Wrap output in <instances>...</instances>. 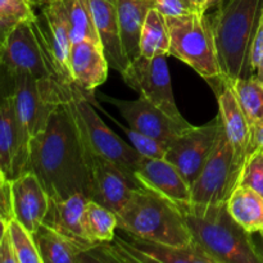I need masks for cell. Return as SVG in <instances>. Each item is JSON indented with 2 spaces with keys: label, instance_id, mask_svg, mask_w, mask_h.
<instances>
[{
  "label": "cell",
  "instance_id": "obj_25",
  "mask_svg": "<svg viewBox=\"0 0 263 263\" xmlns=\"http://www.w3.org/2000/svg\"><path fill=\"white\" fill-rule=\"evenodd\" d=\"M15 141L17 133L13 94L0 102V167L8 180H12Z\"/></svg>",
  "mask_w": 263,
  "mask_h": 263
},
{
  "label": "cell",
  "instance_id": "obj_20",
  "mask_svg": "<svg viewBox=\"0 0 263 263\" xmlns=\"http://www.w3.org/2000/svg\"><path fill=\"white\" fill-rule=\"evenodd\" d=\"M95 27L109 67L120 74L127 68L128 59L121 37L120 21L115 0H89Z\"/></svg>",
  "mask_w": 263,
  "mask_h": 263
},
{
  "label": "cell",
  "instance_id": "obj_16",
  "mask_svg": "<svg viewBox=\"0 0 263 263\" xmlns=\"http://www.w3.org/2000/svg\"><path fill=\"white\" fill-rule=\"evenodd\" d=\"M109 68L100 44L86 40L72 44L69 51L71 81L87 97L94 99L95 89L104 84Z\"/></svg>",
  "mask_w": 263,
  "mask_h": 263
},
{
  "label": "cell",
  "instance_id": "obj_39",
  "mask_svg": "<svg viewBox=\"0 0 263 263\" xmlns=\"http://www.w3.org/2000/svg\"><path fill=\"white\" fill-rule=\"evenodd\" d=\"M252 140L254 148H263V120L252 125Z\"/></svg>",
  "mask_w": 263,
  "mask_h": 263
},
{
  "label": "cell",
  "instance_id": "obj_21",
  "mask_svg": "<svg viewBox=\"0 0 263 263\" xmlns=\"http://www.w3.org/2000/svg\"><path fill=\"white\" fill-rule=\"evenodd\" d=\"M43 263L91 262V249L67 238L63 234L41 223L32 234Z\"/></svg>",
  "mask_w": 263,
  "mask_h": 263
},
{
  "label": "cell",
  "instance_id": "obj_29",
  "mask_svg": "<svg viewBox=\"0 0 263 263\" xmlns=\"http://www.w3.org/2000/svg\"><path fill=\"white\" fill-rule=\"evenodd\" d=\"M8 233L14 247L18 263H43L33 235L15 218L8 221Z\"/></svg>",
  "mask_w": 263,
  "mask_h": 263
},
{
  "label": "cell",
  "instance_id": "obj_13",
  "mask_svg": "<svg viewBox=\"0 0 263 263\" xmlns=\"http://www.w3.org/2000/svg\"><path fill=\"white\" fill-rule=\"evenodd\" d=\"M139 186L120 167L91 153V197L90 199L120 212L133 192Z\"/></svg>",
  "mask_w": 263,
  "mask_h": 263
},
{
  "label": "cell",
  "instance_id": "obj_27",
  "mask_svg": "<svg viewBox=\"0 0 263 263\" xmlns=\"http://www.w3.org/2000/svg\"><path fill=\"white\" fill-rule=\"evenodd\" d=\"M85 226L87 235L94 243H112L116 238V229H118L117 215L100 203L89 199L85 213Z\"/></svg>",
  "mask_w": 263,
  "mask_h": 263
},
{
  "label": "cell",
  "instance_id": "obj_37",
  "mask_svg": "<svg viewBox=\"0 0 263 263\" xmlns=\"http://www.w3.org/2000/svg\"><path fill=\"white\" fill-rule=\"evenodd\" d=\"M0 263H18L17 254H15L8 230L0 243Z\"/></svg>",
  "mask_w": 263,
  "mask_h": 263
},
{
  "label": "cell",
  "instance_id": "obj_30",
  "mask_svg": "<svg viewBox=\"0 0 263 263\" xmlns=\"http://www.w3.org/2000/svg\"><path fill=\"white\" fill-rule=\"evenodd\" d=\"M238 185L249 187L263 197V148H254L247 157Z\"/></svg>",
  "mask_w": 263,
  "mask_h": 263
},
{
  "label": "cell",
  "instance_id": "obj_47",
  "mask_svg": "<svg viewBox=\"0 0 263 263\" xmlns=\"http://www.w3.org/2000/svg\"><path fill=\"white\" fill-rule=\"evenodd\" d=\"M0 54H2V48H0Z\"/></svg>",
  "mask_w": 263,
  "mask_h": 263
},
{
  "label": "cell",
  "instance_id": "obj_24",
  "mask_svg": "<svg viewBox=\"0 0 263 263\" xmlns=\"http://www.w3.org/2000/svg\"><path fill=\"white\" fill-rule=\"evenodd\" d=\"M170 30L167 18L152 8L141 27L139 40V55L154 58L157 55H170Z\"/></svg>",
  "mask_w": 263,
  "mask_h": 263
},
{
  "label": "cell",
  "instance_id": "obj_42",
  "mask_svg": "<svg viewBox=\"0 0 263 263\" xmlns=\"http://www.w3.org/2000/svg\"><path fill=\"white\" fill-rule=\"evenodd\" d=\"M185 2L187 3V4L190 5V7L193 8V9H195V10H202L203 12V9H202V3H200V0H185ZM205 13V12H204Z\"/></svg>",
  "mask_w": 263,
  "mask_h": 263
},
{
  "label": "cell",
  "instance_id": "obj_38",
  "mask_svg": "<svg viewBox=\"0 0 263 263\" xmlns=\"http://www.w3.org/2000/svg\"><path fill=\"white\" fill-rule=\"evenodd\" d=\"M17 23L18 22H14V21L0 17V48H3V45H4L5 41H7L8 35H9L10 31L13 30V27H14Z\"/></svg>",
  "mask_w": 263,
  "mask_h": 263
},
{
  "label": "cell",
  "instance_id": "obj_31",
  "mask_svg": "<svg viewBox=\"0 0 263 263\" xmlns=\"http://www.w3.org/2000/svg\"><path fill=\"white\" fill-rule=\"evenodd\" d=\"M113 121L122 128L123 133H125L126 135H127V138L130 139L134 148H135L141 156L148 157V158H164V157H166L167 148L163 144L159 143L158 140L145 135V134H141L139 133V131L134 130L130 126L126 127V126H122L121 123H118L116 120Z\"/></svg>",
  "mask_w": 263,
  "mask_h": 263
},
{
  "label": "cell",
  "instance_id": "obj_46",
  "mask_svg": "<svg viewBox=\"0 0 263 263\" xmlns=\"http://www.w3.org/2000/svg\"><path fill=\"white\" fill-rule=\"evenodd\" d=\"M261 236H262V239H263V231L261 233Z\"/></svg>",
  "mask_w": 263,
  "mask_h": 263
},
{
  "label": "cell",
  "instance_id": "obj_2",
  "mask_svg": "<svg viewBox=\"0 0 263 263\" xmlns=\"http://www.w3.org/2000/svg\"><path fill=\"white\" fill-rule=\"evenodd\" d=\"M184 213L193 241L213 263H263V254L229 213L226 203L179 207Z\"/></svg>",
  "mask_w": 263,
  "mask_h": 263
},
{
  "label": "cell",
  "instance_id": "obj_26",
  "mask_svg": "<svg viewBox=\"0 0 263 263\" xmlns=\"http://www.w3.org/2000/svg\"><path fill=\"white\" fill-rule=\"evenodd\" d=\"M66 8L72 44L92 41L102 45L89 0H62Z\"/></svg>",
  "mask_w": 263,
  "mask_h": 263
},
{
  "label": "cell",
  "instance_id": "obj_15",
  "mask_svg": "<svg viewBox=\"0 0 263 263\" xmlns=\"http://www.w3.org/2000/svg\"><path fill=\"white\" fill-rule=\"evenodd\" d=\"M10 197L13 218L33 234L43 223L49 208V195L40 180L30 171L10 180Z\"/></svg>",
  "mask_w": 263,
  "mask_h": 263
},
{
  "label": "cell",
  "instance_id": "obj_44",
  "mask_svg": "<svg viewBox=\"0 0 263 263\" xmlns=\"http://www.w3.org/2000/svg\"><path fill=\"white\" fill-rule=\"evenodd\" d=\"M5 181H9V180H8L7 177H5L4 172H3L2 167H0V184H3V182H5Z\"/></svg>",
  "mask_w": 263,
  "mask_h": 263
},
{
  "label": "cell",
  "instance_id": "obj_28",
  "mask_svg": "<svg viewBox=\"0 0 263 263\" xmlns=\"http://www.w3.org/2000/svg\"><path fill=\"white\" fill-rule=\"evenodd\" d=\"M230 85L251 126L263 120V81L251 76L236 80Z\"/></svg>",
  "mask_w": 263,
  "mask_h": 263
},
{
  "label": "cell",
  "instance_id": "obj_8",
  "mask_svg": "<svg viewBox=\"0 0 263 263\" xmlns=\"http://www.w3.org/2000/svg\"><path fill=\"white\" fill-rule=\"evenodd\" d=\"M0 57L14 74L27 73L36 80L62 82L37 17L21 21L13 27L3 45Z\"/></svg>",
  "mask_w": 263,
  "mask_h": 263
},
{
  "label": "cell",
  "instance_id": "obj_6",
  "mask_svg": "<svg viewBox=\"0 0 263 263\" xmlns=\"http://www.w3.org/2000/svg\"><path fill=\"white\" fill-rule=\"evenodd\" d=\"M167 23L171 40L170 55L192 67L217 92L225 85V79L210 17L202 10H194L181 17L167 18Z\"/></svg>",
  "mask_w": 263,
  "mask_h": 263
},
{
  "label": "cell",
  "instance_id": "obj_9",
  "mask_svg": "<svg viewBox=\"0 0 263 263\" xmlns=\"http://www.w3.org/2000/svg\"><path fill=\"white\" fill-rule=\"evenodd\" d=\"M241 167L225 131L221 128L210 158L190 186L192 203L218 204L228 202L231 193L238 186Z\"/></svg>",
  "mask_w": 263,
  "mask_h": 263
},
{
  "label": "cell",
  "instance_id": "obj_14",
  "mask_svg": "<svg viewBox=\"0 0 263 263\" xmlns=\"http://www.w3.org/2000/svg\"><path fill=\"white\" fill-rule=\"evenodd\" d=\"M140 187H146L163 195L182 207L192 203V189L181 172L166 158L143 157L135 172Z\"/></svg>",
  "mask_w": 263,
  "mask_h": 263
},
{
  "label": "cell",
  "instance_id": "obj_19",
  "mask_svg": "<svg viewBox=\"0 0 263 263\" xmlns=\"http://www.w3.org/2000/svg\"><path fill=\"white\" fill-rule=\"evenodd\" d=\"M43 17L46 27V30L43 28L44 35L57 72L63 84L73 85L69 73V51L72 41L63 2L51 0L43 5Z\"/></svg>",
  "mask_w": 263,
  "mask_h": 263
},
{
  "label": "cell",
  "instance_id": "obj_12",
  "mask_svg": "<svg viewBox=\"0 0 263 263\" xmlns=\"http://www.w3.org/2000/svg\"><path fill=\"white\" fill-rule=\"evenodd\" d=\"M102 98L117 108L131 128L156 139L166 148L180 133L193 126L180 125L163 110L141 97L136 100L116 99L108 95H102Z\"/></svg>",
  "mask_w": 263,
  "mask_h": 263
},
{
  "label": "cell",
  "instance_id": "obj_43",
  "mask_svg": "<svg viewBox=\"0 0 263 263\" xmlns=\"http://www.w3.org/2000/svg\"><path fill=\"white\" fill-rule=\"evenodd\" d=\"M28 2H30V4L32 5V7H43L46 3L51 2V0H28Z\"/></svg>",
  "mask_w": 263,
  "mask_h": 263
},
{
  "label": "cell",
  "instance_id": "obj_7",
  "mask_svg": "<svg viewBox=\"0 0 263 263\" xmlns=\"http://www.w3.org/2000/svg\"><path fill=\"white\" fill-rule=\"evenodd\" d=\"M67 102L90 152L115 163L140 186L135 172L143 156L105 125L95 110L94 99L87 97L74 85H68Z\"/></svg>",
  "mask_w": 263,
  "mask_h": 263
},
{
  "label": "cell",
  "instance_id": "obj_10",
  "mask_svg": "<svg viewBox=\"0 0 263 263\" xmlns=\"http://www.w3.org/2000/svg\"><path fill=\"white\" fill-rule=\"evenodd\" d=\"M121 76L127 86L163 110L172 120L182 126H192L180 113L175 102L167 55H157L154 58L139 55L128 63Z\"/></svg>",
  "mask_w": 263,
  "mask_h": 263
},
{
  "label": "cell",
  "instance_id": "obj_17",
  "mask_svg": "<svg viewBox=\"0 0 263 263\" xmlns=\"http://www.w3.org/2000/svg\"><path fill=\"white\" fill-rule=\"evenodd\" d=\"M89 199V197L81 193L63 199L49 198V208L43 223L89 249L100 246L90 239L85 226V213Z\"/></svg>",
  "mask_w": 263,
  "mask_h": 263
},
{
  "label": "cell",
  "instance_id": "obj_36",
  "mask_svg": "<svg viewBox=\"0 0 263 263\" xmlns=\"http://www.w3.org/2000/svg\"><path fill=\"white\" fill-rule=\"evenodd\" d=\"M0 217L7 221L13 218L12 197H10V180L0 184Z\"/></svg>",
  "mask_w": 263,
  "mask_h": 263
},
{
  "label": "cell",
  "instance_id": "obj_45",
  "mask_svg": "<svg viewBox=\"0 0 263 263\" xmlns=\"http://www.w3.org/2000/svg\"><path fill=\"white\" fill-rule=\"evenodd\" d=\"M200 3H202V7H203V3H204V0H200Z\"/></svg>",
  "mask_w": 263,
  "mask_h": 263
},
{
  "label": "cell",
  "instance_id": "obj_3",
  "mask_svg": "<svg viewBox=\"0 0 263 263\" xmlns=\"http://www.w3.org/2000/svg\"><path fill=\"white\" fill-rule=\"evenodd\" d=\"M263 15V0H226L210 17L223 79L233 84L253 76L251 48Z\"/></svg>",
  "mask_w": 263,
  "mask_h": 263
},
{
  "label": "cell",
  "instance_id": "obj_23",
  "mask_svg": "<svg viewBox=\"0 0 263 263\" xmlns=\"http://www.w3.org/2000/svg\"><path fill=\"white\" fill-rule=\"evenodd\" d=\"M231 217L249 234L263 231V197L249 187L238 185L226 202Z\"/></svg>",
  "mask_w": 263,
  "mask_h": 263
},
{
  "label": "cell",
  "instance_id": "obj_32",
  "mask_svg": "<svg viewBox=\"0 0 263 263\" xmlns=\"http://www.w3.org/2000/svg\"><path fill=\"white\" fill-rule=\"evenodd\" d=\"M0 17L21 22L35 20L36 14L28 0H0Z\"/></svg>",
  "mask_w": 263,
  "mask_h": 263
},
{
  "label": "cell",
  "instance_id": "obj_40",
  "mask_svg": "<svg viewBox=\"0 0 263 263\" xmlns=\"http://www.w3.org/2000/svg\"><path fill=\"white\" fill-rule=\"evenodd\" d=\"M7 230H8V221L5 220V218L0 217V243H2Z\"/></svg>",
  "mask_w": 263,
  "mask_h": 263
},
{
  "label": "cell",
  "instance_id": "obj_5",
  "mask_svg": "<svg viewBox=\"0 0 263 263\" xmlns=\"http://www.w3.org/2000/svg\"><path fill=\"white\" fill-rule=\"evenodd\" d=\"M15 141L12 180L27 170L32 139L45 128L50 113L66 94V86L57 80H36L27 73H15Z\"/></svg>",
  "mask_w": 263,
  "mask_h": 263
},
{
  "label": "cell",
  "instance_id": "obj_18",
  "mask_svg": "<svg viewBox=\"0 0 263 263\" xmlns=\"http://www.w3.org/2000/svg\"><path fill=\"white\" fill-rule=\"evenodd\" d=\"M218 102V117L225 135L230 141L236 159L243 166L247 157L254 149L252 140V126L244 115L233 86L225 82L216 92Z\"/></svg>",
  "mask_w": 263,
  "mask_h": 263
},
{
  "label": "cell",
  "instance_id": "obj_1",
  "mask_svg": "<svg viewBox=\"0 0 263 263\" xmlns=\"http://www.w3.org/2000/svg\"><path fill=\"white\" fill-rule=\"evenodd\" d=\"M67 86L45 128L31 141L26 170L37 176L51 199L79 193L91 197V152L67 102Z\"/></svg>",
  "mask_w": 263,
  "mask_h": 263
},
{
  "label": "cell",
  "instance_id": "obj_22",
  "mask_svg": "<svg viewBox=\"0 0 263 263\" xmlns=\"http://www.w3.org/2000/svg\"><path fill=\"white\" fill-rule=\"evenodd\" d=\"M120 21L121 37L128 62L139 57V40L146 14L153 8V0H115Z\"/></svg>",
  "mask_w": 263,
  "mask_h": 263
},
{
  "label": "cell",
  "instance_id": "obj_41",
  "mask_svg": "<svg viewBox=\"0 0 263 263\" xmlns=\"http://www.w3.org/2000/svg\"><path fill=\"white\" fill-rule=\"evenodd\" d=\"M220 2H221V0H204V3H203V7H202L203 12H207L210 8L215 7V5L218 4Z\"/></svg>",
  "mask_w": 263,
  "mask_h": 263
},
{
  "label": "cell",
  "instance_id": "obj_33",
  "mask_svg": "<svg viewBox=\"0 0 263 263\" xmlns=\"http://www.w3.org/2000/svg\"><path fill=\"white\" fill-rule=\"evenodd\" d=\"M249 62H251V69L253 76L258 77L261 81H263V15L259 21L253 43H252Z\"/></svg>",
  "mask_w": 263,
  "mask_h": 263
},
{
  "label": "cell",
  "instance_id": "obj_4",
  "mask_svg": "<svg viewBox=\"0 0 263 263\" xmlns=\"http://www.w3.org/2000/svg\"><path fill=\"white\" fill-rule=\"evenodd\" d=\"M118 229L131 238L172 247L194 244L179 205L146 187H138L116 213Z\"/></svg>",
  "mask_w": 263,
  "mask_h": 263
},
{
  "label": "cell",
  "instance_id": "obj_34",
  "mask_svg": "<svg viewBox=\"0 0 263 263\" xmlns=\"http://www.w3.org/2000/svg\"><path fill=\"white\" fill-rule=\"evenodd\" d=\"M153 8L166 18H176L194 12L185 0H153Z\"/></svg>",
  "mask_w": 263,
  "mask_h": 263
},
{
  "label": "cell",
  "instance_id": "obj_35",
  "mask_svg": "<svg viewBox=\"0 0 263 263\" xmlns=\"http://www.w3.org/2000/svg\"><path fill=\"white\" fill-rule=\"evenodd\" d=\"M15 76L0 57V102L14 94Z\"/></svg>",
  "mask_w": 263,
  "mask_h": 263
},
{
  "label": "cell",
  "instance_id": "obj_11",
  "mask_svg": "<svg viewBox=\"0 0 263 263\" xmlns=\"http://www.w3.org/2000/svg\"><path fill=\"white\" fill-rule=\"evenodd\" d=\"M220 117L202 126H192L180 133L167 146L164 158L171 162L192 186L210 158L220 136Z\"/></svg>",
  "mask_w": 263,
  "mask_h": 263
}]
</instances>
